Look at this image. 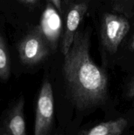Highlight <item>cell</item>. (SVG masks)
Instances as JSON below:
<instances>
[{"mask_svg":"<svg viewBox=\"0 0 134 135\" xmlns=\"http://www.w3.org/2000/svg\"><path fill=\"white\" fill-rule=\"evenodd\" d=\"M25 100L23 96L18 99L5 119L0 134L26 135V125L24 117Z\"/></svg>","mask_w":134,"mask_h":135,"instance_id":"6","label":"cell"},{"mask_svg":"<svg viewBox=\"0 0 134 135\" xmlns=\"http://www.w3.org/2000/svg\"><path fill=\"white\" fill-rule=\"evenodd\" d=\"M18 1L22 3H26V0H18Z\"/></svg>","mask_w":134,"mask_h":135,"instance_id":"15","label":"cell"},{"mask_svg":"<svg viewBox=\"0 0 134 135\" xmlns=\"http://www.w3.org/2000/svg\"><path fill=\"white\" fill-rule=\"evenodd\" d=\"M50 2L55 6L56 10L61 13L62 12V7H61V0H50Z\"/></svg>","mask_w":134,"mask_h":135,"instance_id":"12","label":"cell"},{"mask_svg":"<svg viewBox=\"0 0 134 135\" xmlns=\"http://www.w3.org/2000/svg\"><path fill=\"white\" fill-rule=\"evenodd\" d=\"M18 51L22 63L27 65H34L46 59L51 48L37 26L20 42Z\"/></svg>","mask_w":134,"mask_h":135,"instance_id":"4","label":"cell"},{"mask_svg":"<svg viewBox=\"0 0 134 135\" xmlns=\"http://www.w3.org/2000/svg\"><path fill=\"white\" fill-rule=\"evenodd\" d=\"M58 11L51 2H49L42 14L39 30L49 44L51 50H56L62 30V21Z\"/></svg>","mask_w":134,"mask_h":135,"instance_id":"5","label":"cell"},{"mask_svg":"<svg viewBox=\"0 0 134 135\" xmlns=\"http://www.w3.org/2000/svg\"><path fill=\"white\" fill-rule=\"evenodd\" d=\"M131 48L132 49V50H134V37L133 38L132 42H131Z\"/></svg>","mask_w":134,"mask_h":135,"instance_id":"14","label":"cell"},{"mask_svg":"<svg viewBox=\"0 0 134 135\" xmlns=\"http://www.w3.org/2000/svg\"><path fill=\"white\" fill-rule=\"evenodd\" d=\"M127 125V121L124 118H118L106 122L101 123L87 130L81 131V135H120L123 133Z\"/></svg>","mask_w":134,"mask_h":135,"instance_id":"8","label":"cell"},{"mask_svg":"<svg viewBox=\"0 0 134 135\" xmlns=\"http://www.w3.org/2000/svg\"><path fill=\"white\" fill-rule=\"evenodd\" d=\"M127 96L129 98H133L134 96V78L130 83L127 91Z\"/></svg>","mask_w":134,"mask_h":135,"instance_id":"11","label":"cell"},{"mask_svg":"<svg viewBox=\"0 0 134 135\" xmlns=\"http://www.w3.org/2000/svg\"><path fill=\"white\" fill-rule=\"evenodd\" d=\"M89 46L88 33L77 31L63 63L68 96L80 110L103 105L108 97L107 76L91 57Z\"/></svg>","mask_w":134,"mask_h":135,"instance_id":"1","label":"cell"},{"mask_svg":"<svg viewBox=\"0 0 134 135\" xmlns=\"http://www.w3.org/2000/svg\"><path fill=\"white\" fill-rule=\"evenodd\" d=\"M130 28L125 17L114 13H106L102 17L101 38L102 46L110 54H115Z\"/></svg>","mask_w":134,"mask_h":135,"instance_id":"3","label":"cell"},{"mask_svg":"<svg viewBox=\"0 0 134 135\" xmlns=\"http://www.w3.org/2000/svg\"><path fill=\"white\" fill-rule=\"evenodd\" d=\"M11 73L10 57L3 38L0 34V79L7 80Z\"/></svg>","mask_w":134,"mask_h":135,"instance_id":"9","label":"cell"},{"mask_svg":"<svg viewBox=\"0 0 134 135\" xmlns=\"http://www.w3.org/2000/svg\"><path fill=\"white\" fill-rule=\"evenodd\" d=\"M54 97L52 85L48 80L42 84L35 108L34 135H48L53 128Z\"/></svg>","mask_w":134,"mask_h":135,"instance_id":"2","label":"cell"},{"mask_svg":"<svg viewBox=\"0 0 134 135\" xmlns=\"http://www.w3.org/2000/svg\"><path fill=\"white\" fill-rule=\"evenodd\" d=\"M87 10V6L84 3L74 4L70 9L67 15L66 28L61 42V51L64 55L69 50L79 25Z\"/></svg>","mask_w":134,"mask_h":135,"instance_id":"7","label":"cell"},{"mask_svg":"<svg viewBox=\"0 0 134 135\" xmlns=\"http://www.w3.org/2000/svg\"><path fill=\"white\" fill-rule=\"evenodd\" d=\"M36 2L37 0H26V4L28 5H34Z\"/></svg>","mask_w":134,"mask_h":135,"instance_id":"13","label":"cell"},{"mask_svg":"<svg viewBox=\"0 0 134 135\" xmlns=\"http://www.w3.org/2000/svg\"><path fill=\"white\" fill-rule=\"evenodd\" d=\"M134 0H113V9L116 11H123L127 5Z\"/></svg>","mask_w":134,"mask_h":135,"instance_id":"10","label":"cell"}]
</instances>
